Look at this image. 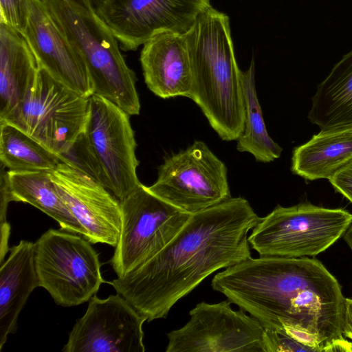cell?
<instances>
[{
	"label": "cell",
	"mask_w": 352,
	"mask_h": 352,
	"mask_svg": "<svg viewBox=\"0 0 352 352\" xmlns=\"http://www.w3.org/2000/svg\"><path fill=\"white\" fill-rule=\"evenodd\" d=\"M211 286L265 329L287 333L315 352H352L342 329L346 298L317 259L250 257L217 273Z\"/></svg>",
	"instance_id": "6da1fadb"
},
{
	"label": "cell",
	"mask_w": 352,
	"mask_h": 352,
	"mask_svg": "<svg viewBox=\"0 0 352 352\" xmlns=\"http://www.w3.org/2000/svg\"><path fill=\"white\" fill-rule=\"evenodd\" d=\"M261 217L243 197L193 214L152 258L109 282L146 321L171 308L214 272L251 256L248 232Z\"/></svg>",
	"instance_id": "7a4b0ae2"
},
{
	"label": "cell",
	"mask_w": 352,
	"mask_h": 352,
	"mask_svg": "<svg viewBox=\"0 0 352 352\" xmlns=\"http://www.w3.org/2000/svg\"><path fill=\"white\" fill-rule=\"evenodd\" d=\"M192 72L190 98L224 141L236 140L244 124V96L227 14L212 6L187 32Z\"/></svg>",
	"instance_id": "3957f363"
},
{
	"label": "cell",
	"mask_w": 352,
	"mask_h": 352,
	"mask_svg": "<svg viewBox=\"0 0 352 352\" xmlns=\"http://www.w3.org/2000/svg\"><path fill=\"white\" fill-rule=\"evenodd\" d=\"M43 1L54 22L82 56L94 94L111 101L129 116L139 115L135 75L104 22L94 11L65 0Z\"/></svg>",
	"instance_id": "277c9868"
},
{
	"label": "cell",
	"mask_w": 352,
	"mask_h": 352,
	"mask_svg": "<svg viewBox=\"0 0 352 352\" xmlns=\"http://www.w3.org/2000/svg\"><path fill=\"white\" fill-rule=\"evenodd\" d=\"M352 214L310 203L290 207L278 205L261 219L248 236L260 256L300 258L325 251L343 236Z\"/></svg>",
	"instance_id": "5b68a950"
},
{
	"label": "cell",
	"mask_w": 352,
	"mask_h": 352,
	"mask_svg": "<svg viewBox=\"0 0 352 352\" xmlns=\"http://www.w3.org/2000/svg\"><path fill=\"white\" fill-rule=\"evenodd\" d=\"M90 99L55 80L40 68L23 100L3 121L10 123L61 159L85 132Z\"/></svg>",
	"instance_id": "8992f818"
},
{
	"label": "cell",
	"mask_w": 352,
	"mask_h": 352,
	"mask_svg": "<svg viewBox=\"0 0 352 352\" xmlns=\"http://www.w3.org/2000/svg\"><path fill=\"white\" fill-rule=\"evenodd\" d=\"M35 266L40 287L62 307L86 302L104 281L91 243L65 230L50 229L35 242Z\"/></svg>",
	"instance_id": "52a82bcc"
},
{
	"label": "cell",
	"mask_w": 352,
	"mask_h": 352,
	"mask_svg": "<svg viewBox=\"0 0 352 352\" xmlns=\"http://www.w3.org/2000/svg\"><path fill=\"white\" fill-rule=\"evenodd\" d=\"M120 206L121 230L110 261L117 276L157 254L192 215L164 201L142 184L121 200Z\"/></svg>",
	"instance_id": "ba28073f"
},
{
	"label": "cell",
	"mask_w": 352,
	"mask_h": 352,
	"mask_svg": "<svg viewBox=\"0 0 352 352\" xmlns=\"http://www.w3.org/2000/svg\"><path fill=\"white\" fill-rule=\"evenodd\" d=\"M148 189L177 208L193 214L231 197L226 164L201 141L173 154L159 167Z\"/></svg>",
	"instance_id": "9c48e42d"
},
{
	"label": "cell",
	"mask_w": 352,
	"mask_h": 352,
	"mask_svg": "<svg viewBox=\"0 0 352 352\" xmlns=\"http://www.w3.org/2000/svg\"><path fill=\"white\" fill-rule=\"evenodd\" d=\"M182 327L167 334L166 352H265V328L229 300L201 302L190 312Z\"/></svg>",
	"instance_id": "30bf717a"
},
{
	"label": "cell",
	"mask_w": 352,
	"mask_h": 352,
	"mask_svg": "<svg viewBox=\"0 0 352 352\" xmlns=\"http://www.w3.org/2000/svg\"><path fill=\"white\" fill-rule=\"evenodd\" d=\"M89 99L87 139L104 187L121 201L141 184L137 175V144L130 116L98 95L93 94Z\"/></svg>",
	"instance_id": "8fae6325"
},
{
	"label": "cell",
	"mask_w": 352,
	"mask_h": 352,
	"mask_svg": "<svg viewBox=\"0 0 352 352\" xmlns=\"http://www.w3.org/2000/svg\"><path fill=\"white\" fill-rule=\"evenodd\" d=\"M210 0H106L96 12L124 50L164 33L186 34Z\"/></svg>",
	"instance_id": "7c38bea8"
},
{
	"label": "cell",
	"mask_w": 352,
	"mask_h": 352,
	"mask_svg": "<svg viewBox=\"0 0 352 352\" xmlns=\"http://www.w3.org/2000/svg\"><path fill=\"white\" fill-rule=\"evenodd\" d=\"M146 318L120 294L89 300L76 320L64 352H144L143 324Z\"/></svg>",
	"instance_id": "4fadbf2b"
},
{
	"label": "cell",
	"mask_w": 352,
	"mask_h": 352,
	"mask_svg": "<svg viewBox=\"0 0 352 352\" xmlns=\"http://www.w3.org/2000/svg\"><path fill=\"white\" fill-rule=\"evenodd\" d=\"M60 198L91 243L116 247L122 223L120 201L86 173L60 162L50 172Z\"/></svg>",
	"instance_id": "5bb4252c"
},
{
	"label": "cell",
	"mask_w": 352,
	"mask_h": 352,
	"mask_svg": "<svg viewBox=\"0 0 352 352\" xmlns=\"http://www.w3.org/2000/svg\"><path fill=\"white\" fill-rule=\"evenodd\" d=\"M22 34L41 68L83 97L94 94L82 56L54 22L43 0H31Z\"/></svg>",
	"instance_id": "9a60e30c"
},
{
	"label": "cell",
	"mask_w": 352,
	"mask_h": 352,
	"mask_svg": "<svg viewBox=\"0 0 352 352\" xmlns=\"http://www.w3.org/2000/svg\"><path fill=\"white\" fill-rule=\"evenodd\" d=\"M140 60L145 83L155 95L190 98L192 72L187 33L153 37L143 45Z\"/></svg>",
	"instance_id": "2e32d148"
},
{
	"label": "cell",
	"mask_w": 352,
	"mask_h": 352,
	"mask_svg": "<svg viewBox=\"0 0 352 352\" xmlns=\"http://www.w3.org/2000/svg\"><path fill=\"white\" fill-rule=\"evenodd\" d=\"M40 287L35 266V243L21 240L10 250L0 268V350L16 331L19 315L33 290Z\"/></svg>",
	"instance_id": "e0dca14e"
},
{
	"label": "cell",
	"mask_w": 352,
	"mask_h": 352,
	"mask_svg": "<svg viewBox=\"0 0 352 352\" xmlns=\"http://www.w3.org/2000/svg\"><path fill=\"white\" fill-rule=\"evenodd\" d=\"M40 68L23 34L0 24V121L21 103Z\"/></svg>",
	"instance_id": "ac0fdd59"
},
{
	"label": "cell",
	"mask_w": 352,
	"mask_h": 352,
	"mask_svg": "<svg viewBox=\"0 0 352 352\" xmlns=\"http://www.w3.org/2000/svg\"><path fill=\"white\" fill-rule=\"evenodd\" d=\"M308 118L322 131L352 129V50L318 86Z\"/></svg>",
	"instance_id": "d6986e66"
},
{
	"label": "cell",
	"mask_w": 352,
	"mask_h": 352,
	"mask_svg": "<svg viewBox=\"0 0 352 352\" xmlns=\"http://www.w3.org/2000/svg\"><path fill=\"white\" fill-rule=\"evenodd\" d=\"M352 159V129L322 131L294 148L291 170L307 180L331 179Z\"/></svg>",
	"instance_id": "ffe728a7"
},
{
	"label": "cell",
	"mask_w": 352,
	"mask_h": 352,
	"mask_svg": "<svg viewBox=\"0 0 352 352\" xmlns=\"http://www.w3.org/2000/svg\"><path fill=\"white\" fill-rule=\"evenodd\" d=\"M7 173L12 201L30 204L56 221L63 230L85 236V230L60 198L50 171Z\"/></svg>",
	"instance_id": "44dd1931"
},
{
	"label": "cell",
	"mask_w": 352,
	"mask_h": 352,
	"mask_svg": "<svg viewBox=\"0 0 352 352\" xmlns=\"http://www.w3.org/2000/svg\"><path fill=\"white\" fill-rule=\"evenodd\" d=\"M254 75L252 60L249 68L241 72L245 116L243 131L236 140V149L250 153L258 162L268 163L280 157L283 149L267 133L257 96Z\"/></svg>",
	"instance_id": "7402d4cb"
},
{
	"label": "cell",
	"mask_w": 352,
	"mask_h": 352,
	"mask_svg": "<svg viewBox=\"0 0 352 352\" xmlns=\"http://www.w3.org/2000/svg\"><path fill=\"white\" fill-rule=\"evenodd\" d=\"M0 161L10 170L50 172L61 162L37 140L6 122H0Z\"/></svg>",
	"instance_id": "603a6c76"
},
{
	"label": "cell",
	"mask_w": 352,
	"mask_h": 352,
	"mask_svg": "<svg viewBox=\"0 0 352 352\" xmlns=\"http://www.w3.org/2000/svg\"><path fill=\"white\" fill-rule=\"evenodd\" d=\"M31 0H0V24L24 31L30 12Z\"/></svg>",
	"instance_id": "cb8c5ba5"
},
{
	"label": "cell",
	"mask_w": 352,
	"mask_h": 352,
	"mask_svg": "<svg viewBox=\"0 0 352 352\" xmlns=\"http://www.w3.org/2000/svg\"><path fill=\"white\" fill-rule=\"evenodd\" d=\"M263 340L265 352H315L287 333L273 329H265Z\"/></svg>",
	"instance_id": "d4e9b609"
},
{
	"label": "cell",
	"mask_w": 352,
	"mask_h": 352,
	"mask_svg": "<svg viewBox=\"0 0 352 352\" xmlns=\"http://www.w3.org/2000/svg\"><path fill=\"white\" fill-rule=\"evenodd\" d=\"M329 181L337 192L352 203V159Z\"/></svg>",
	"instance_id": "484cf974"
},
{
	"label": "cell",
	"mask_w": 352,
	"mask_h": 352,
	"mask_svg": "<svg viewBox=\"0 0 352 352\" xmlns=\"http://www.w3.org/2000/svg\"><path fill=\"white\" fill-rule=\"evenodd\" d=\"M0 182V221L1 226L8 224L6 221V211L8 204L12 201L10 192L8 173L6 168L1 164Z\"/></svg>",
	"instance_id": "4316f807"
},
{
	"label": "cell",
	"mask_w": 352,
	"mask_h": 352,
	"mask_svg": "<svg viewBox=\"0 0 352 352\" xmlns=\"http://www.w3.org/2000/svg\"><path fill=\"white\" fill-rule=\"evenodd\" d=\"M342 329L344 337L352 342V298H345Z\"/></svg>",
	"instance_id": "83f0119b"
},
{
	"label": "cell",
	"mask_w": 352,
	"mask_h": 352,
	"mask_svg": "<svg viewBox=\"0 0 352 352\" xmlns=\"http://www.w3.org/2000/svg\"><path fill=\"white\" fill-rule=\"evenodd\" d=\"M80 8L96 12L102 7L106 0H65Z\"/></svg>",
	"instance_id": "f1b7e54d"
},
{
	"label": "cell",
	"mask_w": 352,
	"mask_h": 352,
	"mask_svg": "<svg viewBox=\"0 0 352 352\" xmlns=\"http://www.w3.org/2000/svg\"><path fill=\"white\" fill-rule=\"evenodd\" d=\"M344 239L352 251V221L343 235Z\"/></svg>",
	"instance_id": "f546056e"
}]
</instances>
